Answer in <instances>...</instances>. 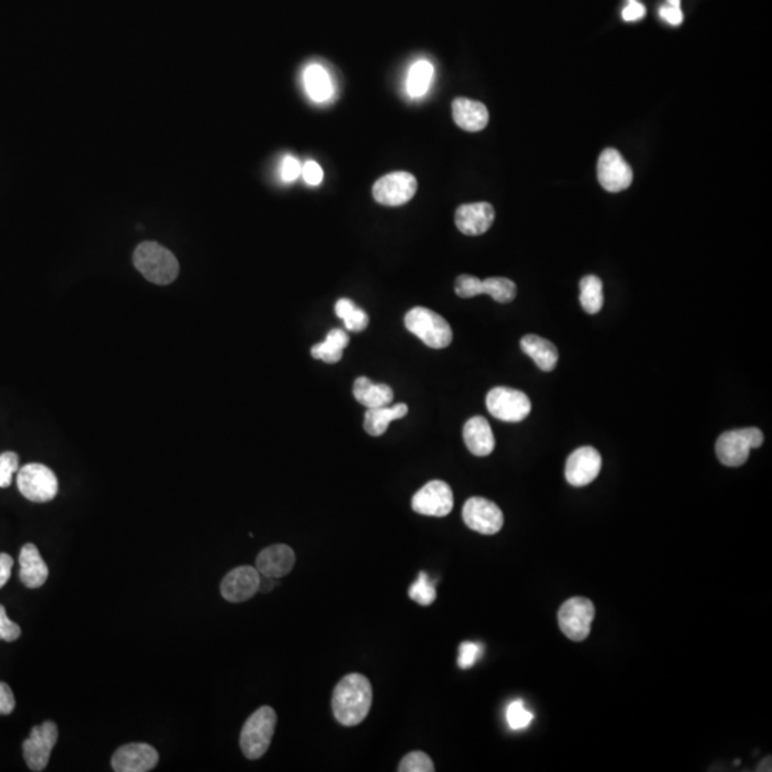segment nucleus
Returning <instances> with one entry per match:
<instances>
[{
  "instance_id": "16",
  "label": "nucleus",
  "mask_w": 772,
  "mask_h": 772,
  "mask_svg": "<svg viewBox=\"0 0 772 772\" xmlns=\"http://www.w3.org/2000/svg\"><path fill=\"white\" fill-rule=\"evenodd\" d=\"M159 754L148 744H127L116 750L112 768L116 772H148L158 766Z\"/></svg>"
},
{
  "instance_id": "27",
  "label": "nucleus",
  "mask_w": 772,
  "mask_h": 772,
  "mask_svg": "<svg viewBox=\"0 0 772 772\" xmlns=\"http://www.w3.org/2000/svg\"><path fill=\"white\" fill-rule=\"evenodd\" d=\"M303 77H305L306 92L316 102H323L332 95L329 74L320 65H311Z\"/></svg>"
},
{
  "instance_id": "26",
  "label": "nucleus",
  "mask_w": 772,
  "mask_h": 772,
  "mask_svg": "<svg viewBox=\"0 0 772 772\" xmlns=\"http://www.w3.org/2000/svg\"><path fill=\"white\" fill-rule=\"evenodd\" d=\"M579 288H581L579 301H581L583 311L590 315L600 312L604 306V286H602V281L600 277L595 276V275L583 277Z\"/></svg>"
},
{
  "instance_id": "31",
  "label": "nucleus",
  "mask_w": 772,
  "mask_h": 772,
  "mask_svg": "<svg viewBox=\"0 0 772 772\" xmlns=\"http://www.w3.org/2000/svg\"><path fill=\"white\" fill-rule=\"evenodd\" d=\"M408 595L411 600H414L417 604L422 607H429L434 604L436 600V590L434 583L429 581L426 573H419L418 579L412 583L411 588L408 591Z\"/></svg>"
},
{
  "instance_id": "33",
  "label": "nucleus",
  "mask_w": 772,
  "mask_h": 772,
  "mask_svg": "<svg viewBox=\"0 0 772 772\" xmlns=\"http://www.w3.org/2000/svg\"><path fill=\"white\" fill-rule=\"evenodd\" d=\"M398 771L400 772H434L435 767L428 754L422 751L409 752L400 761Z\"/></svg>"
},
{
  "instance_id": "5",
  "label": "nucleus",
  "mask_w": 772,
  "mask_h": 772,
  "mask_svg": "<svg viewBox=\"0 0 772 772\" xmlns=\"http://www.w3.org/2000/svg\"><path fill=\"white\" fill-rule=\"evenodd\" d=\"M762 443L764 435L759 428L724 432L716 441V457L725 467H741L747 462L751 450H757Z\"/></svg>"
},
{
  "instance_id": "25",
  "label": "nucleus",
  "mask_w": 772,
  "mask_h": 772,
  "mask_svg": "<svg viewBox=\"0 0 772 772\" xmlns=\"http://www.w3.org/2000/svg\"><path fill=\"white\" fill-rule=\"evenodd\" d=\"M349 345V337L344 329H332L325 341L313 345L311 349L313 358L327 364H337L344 356V349Z\"/></svg>"
},
{
  "instance_id": "12",
  "label": "nucleus",
  "mask_w": 772,
  "mask_h": 772,
  "mask_svg": "<svg viewBox=\"0 0 772 772\" xmlns=\"http://www.w3.org/2000/svg\"><path fill=\"white\" fill-rule=\"evenodd\" d=\"M452 508V489L446 482L438 479L422 487L412 498V509L421 515L443 518L450 515Z\"/></svg>"
},
{
  "instance_id": "4",
  "label": "nucleus",
  "mask_w": 772,
  "mask_h": 772,
  "mask_svg": "<svg viewBox=\"0 0 772 772\" xmlns=\"http://www.w3.org/2000/svg\"><path fill=\"white\" fill-rule=\"evenodd\" d=\"M276 713L270 706H260L246 720L241 733V750L248 759L264 757L276 727Z\"/></svg>"
},
{
  "instance_id": "8",
  "label": "nucleus",
  "mask_w": 772,
  "mask_h": 772,
  "mask_svg": "<svg viewBox=\"0 0 772 772\" xmlns=\"http://www.w3.org/2000/svg\"><path fill=\"white\" fill-rule=\"evenodd\" d=\"M487 408L499 421L521 422L530 415L531 400L521 390L496 386L487 395Z\"/></svg>"
},
{
  "instance_id": "3",
  "label": "nucleus",
  "mask_w": 772,
  "mask_h": 772,
  "mask_svg": "<svg viewBox=\"0 0 772 772\" xmlns=\"http://www.w3.org/2000/svg\"><path fill=\"white\" fill-rule=\"evenodd\" d=\"M405 327L426 347L443 349L452 342V329L443 316L424 306H415L405 315Z\"/></svg>"
},
{
  "instance_id": "35",
  "label": "nucleus",
  "mask_w": 772,
  "mask_h": 772,
  "mask_svg": "<svg viewBox=\"0 0 772 772\" xmlns=\"http://www.w3.org/2000/svg\"><path fill=\"white\" fill-rule=\"evenodd\" d=\"M19 470V457L14 452L0 455V488L11 487L13 475Z\"/></svg>"
},
{
  "instance_id": "7",
  "label": "nucleus",
  "mask_w": 772,
  "mask_h": 772,
  "mask_svg": "<svg viewBox=\"0 0 772 772\" xmlns=\"http://www.w3.org/2000/svg\"><path fill=\"white\" fill-rule=\"evenodd\" d=\"M593 618L595 607L592 601L583 597L571 598L559 608V628L571 641L579 643L590 636Z\"/></svg>"
},
{
  "instance_id": "30",
  "label": "nucleus",
  "mask_w": 772,
  "mask_h": 772,
  "mask_svg": "<svg viewBox=\"0 0 772 772\" xmlns=\"http://www.w3.org/2000/svg\"><path fill=\"white\" fill-rule=\"evenodd\" d=\"M481 294L491 296L499 303H513L516 296V286L508 277H488L481 284Z\"/></svg>"
},
{
  "instance_id": "21",
  "label": "nucleus",
  "mask_w": 772,
  "mask_h": 772,
  "mask_svg": "<svg viewBox=\"0 0 772 772\" xmlns=\"http://www.w3.org/2000/svg\"><path fill=\"white\" fill-rule=\"evenodd\" d=\"M21 573L19 578L28 588H40L49 576V568L43 561L42 555L33 544H26L19 555Z\"/></svg>"
},
{
  "instance_id": "34",
  "label": "nucleus",
  "mask_w": 772,
  "mask_h": 772,
  "mask_svg": "<svg viewBox=\"0 0 772 772\" xmlns=\"http://www.w3.org/2000/svg\"><path fill=\"white\" fill-rule=\"evenodd\" d=\"M482 653H484V646H482L481 644L465 641V643H462L460 645L458 665H460V668H462V670H469V668L474 667L477 661H479V658L482 656Z\"/></svg>"
},
{
  "instance_id": "13",
  "label": "nucleus",
  "mask_w": 772,
  "mask_h": 772,
  "mask_svg": "<svg viewBox=\"0 0 772 772\" xmlns=\"http://www.w3.org/2000/svg\"><path fill=\"white\" fill-rule=\"evenodd\" d=\"M631 166L615 149H605L598 161V180L608 192H621L632 183Z\"/></svg>"
},
{
  "instance_id": "14",
  "label": "nucleus",
  "mask_w": 772,
  "mask_h": 772,
  "mask_svg": "<svg viewBox=\"0 0 772 772\" xmlns=\"http://www.w3.org/2000/svg\"><path fill=\"white\" fill-rule=\"evenodd\" d=\"M259 583L260 574L257 568L250 566H238L222 579V597L233 604L245 602L259 592Z\"/></svg>"
},
{
  "instance_id": "37",
  "label": "nucleus",
  "mask_w": 772,
  "mask_h": 772,
  "mask_svg": "<svg viewBox=\"0 0 772 772\" xmlns=\"http://www.w3.org/2000/svg\"><path fill=\"white\" fill-rule=\"evenodd\" d=\"M21 634V627L7 618L6 610L4 605H0V641L13 643Z\"/></svg>"
},
{
  "instance_id": "22",
  "label": "nucleus",
  "mask_w": 772,
  "mask_h": 772,
  "mask_svg": "<svg viewBox=\"0 0 772 772\" xmlns=\"http://www.w3.org/2000/svg\"><path fill=\"white\" fill-rule=\"evenodd\" d=\"M521 347L544 373H551L558 364V349L551 341H547L544 338L527 335L521 339Z\"/></svg>"
},
{
  "instance_id": "11",
  "label": "nucleus",
  "mask_w": 772,
  "mask_h": 772,
  "mask_svg": "<svg viewBox=\"0 0 772 772\" xmlns=\"http://www.w3.org/2000/svg\"><path fill=\"white\" fill-rule=\"evenodd\" d=\"M418 182L408 172H393L376 180L373 195L376 202L385 206H400L415 197Z\"/></svg>"
},
{
  "instance_id": "6",
  "label": "nucleus",
  "mask_w": 772,
  "mask_h": 772,
  "mask_svg": "<svg viewBox=\"0 0 772 772\" xmlns=\"http://www.w3.org/2000/svg\"><path fill=\"white\" fill-rule=\"evenodd\" d=\"M22 496L36 504L52 501L59 491L57 475L42 463H29L18 470Z\"/></svg>"
},
{
  "instance_id": "43",
  "label": "nucleus",
  "mask_w": 772,
  "mask_h": 772,
  "mask_svg": "<svg viewBox=\"0 0 772 772\" xmlns=\"http://www.w3.org/2000/svg\"><path fill=\"white\" fill-rule=\"evenodd\" d=\"M12 568H13V558L11 555L0 554V588H4L11 578Z\"/></svg>"
},
{
  "instance_id": "46",
  "label": "nucleus",
  "mask_w": 772,
  "mask_h": 772,
  "mask_svg": "<svg viewBox=\"0 0 772 772\" xmlns=\"http://www.w3.org/2000/svg\"><path fill=\"white\" fill-rule=\"evenodd\" d=\"M629 2H634V0H629Z\"/></svg>"
},
{
  "instance_id": "29",
  "label": "nucleus",
  "mask_w": 772,
  "mask_h": 772,
  "mask_svg": "<svg viewBox=\"0 0 772 772\" xmlns=\"http://www.w3.org/2000/svg\"><path fill=\"white\" fill-rule=\"evenodd\" d=\"M434 77V66L428 60H418L412 65L408 74L407 89L412 98L424 96L431 84Z\"/></svg>"
},
{
  "instance_id": "44",
  "label": "nucleus",
  "mask_w": 772,
  "mask_h": 772,
  "mask_svg": "<svg viewBox=\"0 0 772 772\" xmlns=\"http://www.w3.org/2000/svg\"><path fill=\"white\" fill-rule=\"evenodd\" d=\"M277 579L268 578V576L260 575L259 592L268 593L277 586Z\"/></svg>"
},
{
  "instance_id": "24",
  "label": "nucleus",
  "mask_w": 772,
  "mask_h": 772,
  "mask_svg": "<svg viewBox=\"0 0 772 772\" xmlns=\"http://www.w3.org/2000/svg\"><path fill=\"white\" fill-rule=\"evenodd\" d=\"M408 411L409 409L405 404L393 405V407L386 405V407L381 408H369L365 414L364 428L371 436L383 435L390 422L405 418Z\"/></svg>"
},
{
  "instance_id": "15",
  "label": "nucleus",
  "mask_w": 772,
  "mask_h": 772,
  "mask_svg": "<svg viewBox=\"0 0 772 772\" xmlns=\"http://www.w3.org/2000/svg\"><path fill=\"white\" fill-rule=\"evenodd\" d=\"M602 467V458L592 446H583L569 455L566 478L573 487H585L595 481Z\"/></svg>"
},
{
  "instance_id": "1",
  "label": "nucleus",
  "mask_w": 772,
  "mask_h": 772,
  "mask_svg": "<svg viewBox=\"0 0 772 772\" xmlns=\"http://www.w3.org/2000/svg\"><path fill=\"white\" fill-rule=\"evenodd\" d=\"M373 685L361 674H347L332 694V711L338 723L355 727L368 716L373 706Z\"/></svg>"
},
{
  "instance_id": "9",
  "label": "nucleus",
  "mask_w": 772,
  "mask_h": 772,
  "mask_svg": "<svg viewBox=\"0 0 772 772\" xmlns=\"http://www.w3.org/2000/svg\"><path fill=\"white\" fill-rule=\"evenodd\" d=\"M57 724L46 721L31 731L28 740L23 742V757L32 771H43L49 764L50 754L57 741Z\"/></svg>"
},
{
  "instance_id": "36",
  "label": "nucleus",
  "mask_w": 772,
  "mask_h": 772,
  "mask_svg": "<svg viewBox=\"0 0 772 772\" xmlns=\"http://www.w3.org/2000/svg\"><path fill=\"white\" fill-rule=\"evenodd\" d=\"M481 279L470 275H461L455 282V292L460 298H474L481 295Z\"/></svg>"
},
{
  "instance_id": "10",
  "label": "nucleus",
  "mask_w": 772,
  "mask_h": 772,
  "mask_svg": "<svg viewBox=\"0 0 772 772\" xmlns=\"http://www.w3.org/2000/svg\"><path fill=\"white\" fill-rule=\"evenodd\" d=\"M463 522L472 531L482 535H496L504 527V513L496 504L488 499H468L462 509Z\"/></svg>"
},
{
  "instance_id": "2",
  "label": "nucleus",
  "mask_w": 772,
  "mask_h": 772,
  "mask_svg": "<svg viewBox=\"0 0 772 772\" xmlns=\"http://www.w3.org/2000/svg\"><path fill=\"white\" fill-rule=\"evenodd\" d=\"M134 264L152 284H172L180 275V262L175 255L156 242H144L137 246Z\"/></svg>"
},
{
  "instance_id": "40",
  "label": "nucleus",
  "mask_w": 772,
  "mask_h": 772,
  "mask_svg": "<svg viewBox=\"0 0 772 772\" xmlns=\"http://www.w3.org/2000/svg\"><path fill=\"white\" fill-rule=\"evenodd\" d=\"M14 706H16V701L11 687L4 682H0V715H9Z\"/></svg>"
},
{
  "instance_id": "32",
  "label": "nucleus",
  "mask_w": 772,
  "mask_h": 772,
  "mask_svg": "<svg viewBox=\"0 0 772 772\" xmlns=\"http://www.w3.org/2000/svg\"><path fill=\"white\" fill-rule=\"evenodd\" d=\"M532 721H534V714L531 713L523 701L516 699V701L509 704L508 708H506V723H508L511 730H525V728L530 727Z\"/></svg>"
},
{
  "instance_id": "42",
  "label": "nucleus",
  "mask_w": 772,
  "mask_h": 772,
  "mask_svg": "<svg viewBox=\"0 0 772 772\" xmlns=\"http://www.w3.org/2000/svg\"><path fill=\"white\" fill-rule=\"evenodd\" d=\"M646 9L643 4H639L638 0L629 2L628 6H625L622 11V19L625 22H638L645 16Z\"/></svg>"
},
{
  "instance_id": "39",
  "label": "nucleus",
  "mask_w": 772,
  "mask_h": 772,
  "mask_svg": "<svg viewBox=\"0 0 772 772\" xmlns=\"http://www.w3.org/2000/svg\"><path fill=\"white\" fill-rule=\"evenodd\" d=\"M303 176L308 185L318 187L323 180L322 168L316 162L308 161L303 166Z\"/></svg>"
},
{
  "instance_id": "28",
  "label": "nucleus",
  "mask_w": 772,
  "mask_h": 772,
  "mask_svg": "<svg viewBox=\"0 0 772 772\" xmlns=\"http://www.w3.org/2000/svg\"><path fill=\"white\" fill-rule=\"evenodd\" d=\"M335 313L344 320L345 328L351 332L365 330L369 323L368 313L355 305L351 299L342 298L335 305Z\"/></svg>"
},
{
  "instance_id": "23",
  "label": "nucleus",
  "mask_w": 772,
  "mask_h": 772,
  "mask_svg": "<svg viewBox=\"0 0 772 772\" xmlns=\"http://www.w3.org/2000/svg\"><path fill=\"white\" fill-rule=\"evenodd\" d=\"M354 395L359 404L368 408H381L392 404L393 390L385 383H373L365 376H359L354 383Z\"/></svg>"
},
{
  "instance_id": "41",
  "label": "nucleus",
  "mask_w": 772,
  "mask_h": 772,
  "mask_svg": "<svg viewBox=\"0 0 772 772\" xmlns=\"http://www.w3.org/2000/svg\"><path fill=\"white\" fill-rule=\"evenodd\" d=\"M660 16L672 26H680L684 22V13H682L681 6H672V4H665L663 6H661Z\"/></svg>"
},
{
  "instance_id": "20",
  "label": "nucleus",
  "mask_w": 772,
  "mask_h": 772,
  "mask_svg": "<svg viewBox=\"0 0 772 772\" xmlns=\"http://www.w3.org/2000/svg\"><path fill=\"white\" fill-rule=\"evenodd\" d=\"M453 120L461 129L479 132L489 122V112L484 103L467 98H457L452 102Z\"/></svg>"
},
{
  "instance_id": "18",
  "label": "nucleus",
  "mask_w": 772,
  "mask_h": 772,
  "mask_svg": "<svg viewBox=\"0 0 772 772\" xmlns=\"http://www.w3.org/2000/svg\"><path fill=\"white\" fill-rule=\"evenodd\" d=\"M296 555L288 545L277 544L265 548L257 558V569L260 575L281 579L295 566Z\"/></svg>"
},
{
  "instance_id": "19",
  "label": "nucleus",
  "mask_w": 772,
  "mask_h": 772,
  "mask_svg": "<svg viewBox=\"0 0 772 772\" xmlns=\"http://www.w3.org/2000/svg\"><path fill=\"white\" fill-rule=\"evenodd\" d=\"M463 441L475 457H488L496 450L491 425L484 417H474L463 425Z\"/></svg>"
},
{
  "instance_id": "38",
  "label": "nucleus",
  "mask_w": 772,
  "mask_h": 772,
  "mask_svg": "<svg viewBox=\"0 0 772 772\" xmlns=\"http://www.w3.org/2000/svg\"><path fill=\"white\" fill-rule=\"evenodd\" d=\"M303 175V165L294 156H286L281 163V178L284 182H294Z\"/></svg>"
},
{
  "instance_id": "45",
  "label": "nucleus",
  "mask_w": 772,
  "mask_h": 772,
  "mask_svg": "<svg viewBox=\"0 0 772 772\" xmlns=\"http://www.w3.org/2000/svg\"><path fill=\"white\" fill-rule=\"evenodd\" d=\"M668 4H672V6H681V0H667Z\"/></svg>"
},
{
  "instance_id": "17",
  "label": "nucleus",
  "mask_w": 772,
  "mask_h": 772,
  "mask_svg": "<svg viewBox=\"0 0 772 772\" xmlns=\"http://www.w3.org/2000/svg\"><path fill=\"white\" fill-rule=\"evenodd\" d=\"M496 211L488 202L461 205L455 212V224L463 235L479 236L491 228Z\"/></svg>"
}]
</instances>
